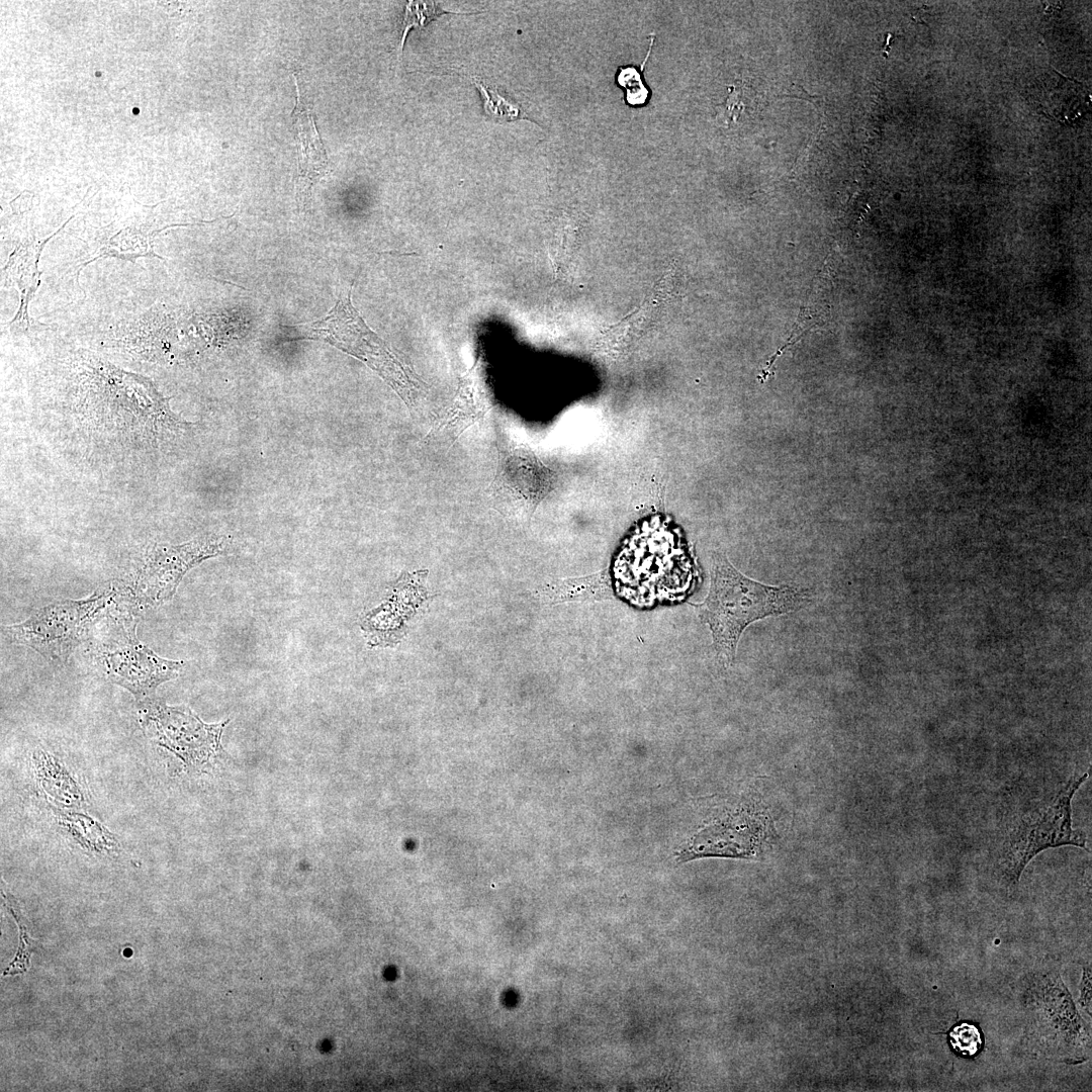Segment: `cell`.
<instances>
[{"mask_svg":"<svg viewBox=\"0 0 1092 1092\" xmlns=\"http://www.w3.org/2000/svg\"><path fill=\"white\" fill-rule=\"evenodd\" d=\"M352 286L340 294L336 305L316 322L285 327L296 331L292 339L326 341L360 359L377 372L401 397L415 408L428 394V385L365 324L351 302Z\"/></svg>","mask_w":1092,"mask_h":1092,"instance_id":"obj_3","label":"cell"},{"mask_svg":"<svg viewBox=\"0 0 1092 1092\" xmlns=\"http://www.w3.org/2000/svg\"><path fill=\"white\" fill-rule=\"evenodd\" d=\"M642 70L639 71L634 66H626L620 67L618 71L617 82L625 89L626 102L632 106L645 104L650 96V91L642 79Z\"/></svg>","mask_w":1092,"mask_h":1092,"instance_id":"obj_19","label":"cell"},{"mask_svg":"<svg viewBox=\"0 0 1092 1092\" xmlns=\"http://www.w3.org/2000/svg\"><path fill=\"white\" fill-rule=\"evenodd\" d=\"M809 589L765 585L737 571L722 555L714 557L709 594L701 616L712 632L714 647L725 666L732 664L738 639L750 623L809 604Z\"/></svg>","mask_w":1092,"mask_h":1092,"instance_id":"obj_2","label":"cell"},{"mask_svg":"<svg viewBox=\"0 0 1092 1092\" xmlns=\"http://www.w3.org/2000/svg\"><path fill=\"white\" fill-rule=\"evenodd\" d=\"M139 720L146 737L181 761L185 771L206 769L222 751L221 734L229 720L207 724L186 706L141 702Z\"/></svg>","mask_w":1092,"mask_h":1092,"instance_id":"obj_9","label":"cell"},{"mask_svg":"<svg viewBox=\"0 0 1092 1092\" xmlns=\"http://www.w3.org/2000/svg\"><path fill=\"white\" fill-rule=\"evenodd\" d=\"M230 551V539L204 535L186 543L149 546L136 560L125 585L133 602L142 608L159 607L170 601L184 575L202 561Z\"/></svg>","mask_w":1092,"mask_h":1092,"instance_id":"obj_8","label":"cell"},{"mask_svg":"<svg viewBox=\"0 0 1092 1092\" xmlns=\"http://www.w3.org/2000/svg\"><path fill=\"white\" fill-rule=\"evenodd\" d=\"M30 769L36 792L50 808L82 811L89 805V795L82 781L54 753L33 750Z\"/></svg>","mask_w":1092,"mask_h":1092,"instance_id":"obj_12","label":"cell"},{"mask_svg":"<svg viewBox=\"0 0 1092 1092\" xmlns=\"http://www.w3.org/2000/svg\"><path fill=\"white\" fill-rule=\"evenodd\" d=\"M546 477L535 459L524 449L499 451L493 480L487 491L491 507L506 517L532 510L545 489Z\"/></svg>","mask_w":1092,"mask_h":1092,"instance_id":"obj_10","label":"cell"},{"mask_svg":"<svg viewBox=\"0 0 1092 1092\" xmlns=\"http://www.w3.org/2000/svg\"><path fill=\"white\" fill-rule=\"evenodd\" d=\"M1088 778H1070L1051 795L1011 819L999 851V872L1008 886L1018 883L1026 864L1040 851L1062 845L1086 847V835L1072 827L1071 802Z\"/></svg>","mask_w":1092,"mask_h":1092,"instance_id":"obj_4","label":"cell"},{"mask_svg":"<svg viewBox=\"0 0 1092 1092\" xmlns=\"http://www.w3.org/2000/svg\"><path fill=\"white\" fill-rule=\"evenodd\" d=\"M1026 995L1029 1033L1045 1056L1069 1064L1090 1055V1034L1058 973L1038 974Z\"/></svg>","mask_w":1092,"mask_h":1092,"instance_id":"obj_6","label":"cell"},{"mask_svg":"<svg viewBox=\"0 0 1092 1092\" xmlns=\"http://www.w3.org/2000/svg\"><path fill=\"white\" fill-rule=\"evenodd\" d=\"M541 598L549 604L571 601H598L611 598L613 588L605 576H590L579 579L556 580L539 590Z\"/></svg>","mask_w":1092,"mask_h":1092,"instance_id":"obj_16","label":"cell"},{"mask_svg":"<svg viewBox=\"0 0 1092 1092\" xmlns=\"http://www.w3.org/2000/svg\"><path fill=\"white\" fill-rule=\"evenodd\" d=\"M949 1038L952 1049L963 1057L975 1056L983 1043L980 1030L970 1023L954 1026L949 1032Z\"/></svg>","mask_w":1092,"mask_h":1092,"instance_id":"obj_20","label":"cell"},{"mask_svg":"<svg viewBox=\"0 0 1092 1092\" xmlns=\"http://www.w3.org/2000/svg\"><path fill=\"white\" fill-rule=\"evenodd\" d=\"M489 408L490 403L480 387L476 372L471 370L461 379L453 404L435 422L424 440L444 435L451 447L464 431L481 421Z\"/></svg>","mask_w":1092,"mask_h":1092,"instance_id":"obj_14","label":"cell"},{"mask_svg":"<svg viewBox=\"0 0 1092 1092\" xmlns=\"http://www.w3.org/2000/svg\"><path fill=\"white\" fill-rule=\"evenodd\" d=\"M454 13L443 9L434 1H408L404 6V13L400 26V40L398 44V59H400L407 33L415 27L426 26L430 21L444 14ZM459 14V12L454 13Z\"/></svg>","mask_w":1092,"mask_h":1092,"instance_id":"obj_18","label":"cell"},{"mask_svg":"<svg viewBox=\"0 0 1092 1092\" xmlns=\"http://www.w3.org/2000/svg\"><path fill=\"white\" fill-rule=\"evenodd\" d=\"M293 79L296 88V102L291 112V121L297 145L295 198L298 207L305 211L313 185L326 176L330 169L312 109L305 96L301 94L295 74Z\"/></svg>","mask_w":1092,"mask_h":1092,"instance_id":"obj_11","label":"cell"},{"mask_svg":"<svg viewBox=\"0 0 1092 1092\" xmlns=\"http://www.w3.org/2000/svg\"><path fill=\"white\" fill-rule=\"evenodd\" d=\"M135 629L131 615L111 614L93 645L92 655L108 680L144 702L151 699L160 685L177 678L184 662L156 654L138 639Z\"/></svg>","mask_w":1092,"mask_h":1092,"instance_id":"obj_5","label":"cell"},{"mask_svg":"<svg viewBox=\"0 0 1092 1092\" xmlns=\"http://www.w3.org/2000/svg\"><path fill=\"white\" fill-rule=\"evenodd\" d=\"M1090 983H1091L1090 982V973L1086 972L1084 974V979H1083V984H1082V989H1081L1082 990L1081 991V1002H1082V1005L1085 1006V1008H1087V1006H1090V985H1091Z\"/></svg>","mask_w":1092,"mask_h":1092,"instance_id":"obj_21","label":"cell"},{"mask_svg":"<svg viewBox=\"0 0 1092 1092\" xmlns=\"http://www.w3.org/2000/svg\"><path fill=\"white\" fill-rule=\"evenodd\" d=\"M113 597L111 589H98L85 599L54 601L24 621L1 629L10 642L27 646L50 661L64 664L85 640L93 622Z\"/></svg>","mask_w":1092,"mask_h":1092,"instance_id":"obj_7","label":"cell"},{"mask_svg":"<svg viewBox=\"0 0 1092 1092\" xmlns=\"http://www.w3.org/2000/svg\"><path fill=\"white\" fill-rule=\"evenodd\" d=\"M470 80L480 93L485 114L490 116L493 120L497 122H508L517 119H529L517 103L505 98L496 88L485 84L473 76H470Z\"/></svg>","mask_w":1092,"mask_h":1092,"instance_id":"obj_17","label":"cell"},{"mask_svg":"<svg viewBox=\"0 0 1092 1092\" xmlns=\"http://www.w3.org/2000/svg\"><path fill=\"white\" fill-rule=\"evenodd\" d=\"M50 809L60 830L85 851L99 855L119 851V839L100 821L81 811Z\"/></svg>","mask_w":1092,"mask_h":1092,"instance_id":"obj_15","label":"cell"},{"mask_svg":"<svg viewBox=\"0 0 1092 1092\" xmlns=\"http://www.w3.org/2000/svg\"><path fill=\"white\" fill-rule=\"evenodd\" d=\"M81 377L75 414L91 436L122 447L159 448L192 426L143 376L96 362Z\"/></svg>","mask_w":1092,"mask_h":1092,"instance_id":"obj_1","label":"cell"},{"mask_svg":"<svg viewBox=\"0 0 1092 1092\" xmlns=\"http://www.w3.org/2000/svg\"><path fill=\"white\" fill-rule=\"evenodd\" d=\"M49 239L21 243L13 249L3 268L5 281L19 290L20 297L19 308L9 323L11 331L26 332L31 326H43L30 318L28 305L39 284L38 260Z\"/></svg>","mask_w":1092,"mask_h":1092,"instance_id":"obj_13","label":"cell"}]
</instances>
